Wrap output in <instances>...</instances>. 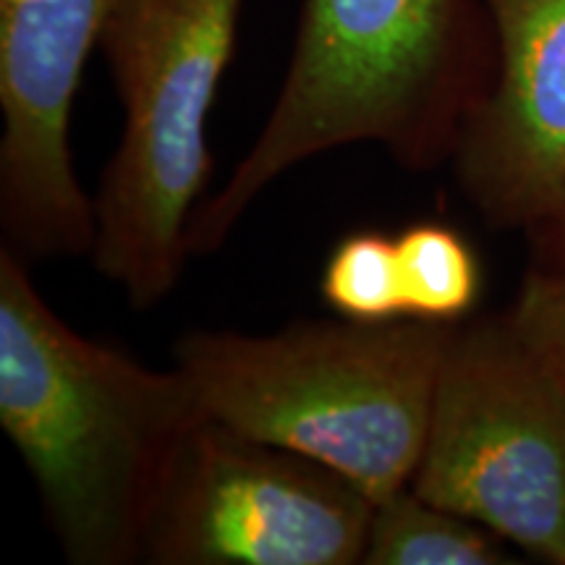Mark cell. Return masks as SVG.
Masks as SVG:
<instances>
[{
    "mask_svg": "<svg viewBox=\"0 0 565 565\" xmlns=\"http://www.w3.org/2000/svg\"><path fill=\"white\" fill-rule=\"evenodd\" d=\"M204 419L192 385L82 335L0 249V427L68 563H145L160 490Z\"/></svg>",
    "mask_w": 565,
    "mask_h": 565,
    "instance_id": "cell-1",
    "label": "cell"
},
{
    "mask_svg": "<svg viewBox=\"0 0 565 565\" xmlns=\"http://www.w3.org/2000/svg\"><path fill=\"white\" fill-rule=\"evenodd\" d=\"M479 0H303L278 100L225 186L196 207L189 254L228 242L282 173L345 145H380L408 171L454 158L487 92Z\"/></svg>",
    "mask_w": 565,
    "mask_h": 565,
    "instance_id": "cell-2",
    "label": "cell"
},
{
    "mask_svg": "<svg viewBox=\"0 0 565 565\" xmlns=\"http://www.w3.org/2000/svg\"><path fill=\"white\" fill-rule=\"evenodd\" d=\"M450 333L412 317L194 330L175 341L173 366L207 419L312 458L380 503L416 475Z\"/></svg>",
    "mask_w": 565,
    "mask_h": 565,
    "instance_id": "cell-3",
    "label": "cell"
},
{
    "mask_svg": "<svg viewBox=\"0 0 565 565\" xmlns=\"http://www.w3.org/2000/svg\"><path fill=\"white\" fill-rule=\"evenodd\" d=\"M242 0H113L100 32L124 134L95 204V270L152 309L179 286L210 181L207 118Z\"/></svg>",
    "mask_w": 565,
    "mask_h": 565,
    "instance_id": "cell-4",
    "label": "cell"
},
{
    "mask_svg": "<svg viewBox=\"0 0 565 565\" xmlns=\"http://www.w3.org/2000/svg\"><path fill=\"white\" fill-rule=\"evenodd\" d=\"M408 487L565 565V387L508 315L454 324Z\"/></svg>",
    "mask_w": 565,
    "mask_h": 565,
    "instance_id": "cell-5",
    "label": "cell"
},
{
    "mask_svg": "<svg viewBox=\"0 0 565 565\" xmlns=\"http://www.w3.org/2000/svg\"><path fill=\"white\" fill-rule=\"evenodd\" d=\"M372 513V500L328 466L204 416L162 484L145 563L353 565Z\"/></svg>",
    "mask_w": 565,
    "mask_h": 565,
    "instance_id": "cell-6",
    "label": "cell"
},
{
    "mask_svg": "<svg viewBox=\"0 0 565 565\" xmlns=\"http://www.w3.org/2000/svg\"><path fill=\"white\" fill-rule=\"evenodd\" d=\"M113 0H0V228L26 263L82 257L95 204L71 152V110Z\"/></svg>",
    "mask_w": 565,
    "mask_h": 565,
    "instance_id": "cell-7",
    "label": "cell"
},
{
    "mask_svg": "<svg viewBox=\"0 0 565 565\" xmlns=\"http://www.w3.org/2000/svg\"><path fill=\"white\" fill-rule=\"evenodd\" d=\"M494 76L454 152L469 202L494 228H534L565 194V0H479Z\"/></svg>",
    "mask_w": 565,
    "mask_h": 565,
    "instance_id": "cell-8",
    "label": "cell"
},
{
    "mask_svg": "<svg viewBox=\"0 0 565 565\" xmlns=\"http://www.w3.org/2000/svg\"><path fill=\"white\" fill-rule=\"evenodd\" d=\"M511 545L490 529L424 500L412 487L374 503L366 565H503Z\"/></svg>",
    "mask_w": 565,
    "mask_h": 565,
    "instance_id": "cell-9",
    "label": "cell"
},
{
    "mask_svg": "<svg viewBox=\"0 0 565 565\" xmlns=\"http://www.w3.org/2000/svg\"><path fill=\"white\" fill-rule=\"evenodd\" d=\"M406 317L456 324L482 294V267L471 244L445 223L424 221L395 236Z\"/></svg>",
    "mask_w": 565,
    "mask_h": 565,
    "instance_id": "cell-10",
    "label": "cell"
},
{
    "mask_svg": "<svg viewBox=\"0 0 565 565\" xmlns=\"http://www.w3.org/2000/svg\"><path fill=\"white\" fill-rule=\"evenodd\" d=\"M322 299L330 309L353 322L404 320L395 236L359 231L341 238L322 270Z\"/></svg>",
    "mask_w": 565,
    "mask_h": 565,
    "instance_id": "cell-11",
    "label": "cell"
},
{
    "mask_svg": "<svg viewBox=\"0 0 565 565\" xmlns=\"http://www.w3.org/2000/svg\"><path fill=\"white\" fill-rule=\"evenodd\" d=\"M508 320L565 387V267H540L521 282Z\"/></svg>",
    "mask_w": 565,
    "mask_h": 565,
    "instance_id": "cell-12",
    "label": "cell"
},
{
    "mask_svg": "<svg viewBox=\"0 0 565 565\" xmlns=\"http://www.w3.org/2000/svg\"><path fill=\"white\" fill-rule=\"evenodd\" d=\"M529 236L536 246V265L565 267V194L545 221L529 228Z\"/></svg>",
    "mask_w": 565,
    "mask_h": 565,
    "instance_id": "cell-13",
    "label": "cell"
}]
</instances>
